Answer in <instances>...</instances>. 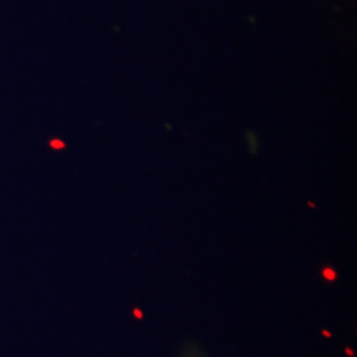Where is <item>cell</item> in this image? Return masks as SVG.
Wrapping results in <instances>:
<instances>
[{"label": "cell", "mask_w": 357, "mask_h": 357, "mask_svg": "<svg viewBox=\"0 0 357 357\" xmlns=\"http://www.w3.org/2000/svg\"><path fill=\"white\" fill-rule=\"evenodd\" d=\"M323 336H326V337H331V333H328V331H323Z\"/></svg>", "instance_id": "3"}, {"label": "cell", "mask_w": 357, "mask_h": 357, "mask_svg": "<svg viewBox=\"0 0 357 357\" xmlns=\"http://www.w3.org/2000/svg\"><path fill=\"white\" fill-rule=\"evenodd\" d=\"M134 316H136L137 319H141L142 318V311L137 310V307H136V310H134Z\"/></svg>", "instance_id": "2"}, {"label": "cell", "mask_w": 357, "mask_h": 357, "mask_svg": "<svg viewBox=\"0 0 357 357\" xmlns=\"http://www.w3.org/2000/svg\"><path fill=\"white\" fill-rule=\"evenodd\" d=\"M323 276H324V280H328V281H336L337 280V271L331 266H324L323 268Z\"/></svg>", "instance_id": "1"}]
</instances>
